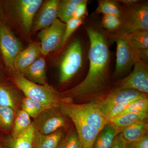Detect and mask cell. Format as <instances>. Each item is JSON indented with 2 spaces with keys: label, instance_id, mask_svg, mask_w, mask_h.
Masks as SVG:
<instances>
[{
  "label": "cell",
  "instance_id": "obj_1",
  "mask_svg": "<svg viewBox=\"0 0 148 148\" xmlns=\"http://www.w3.org/2000/svg\"><path fill=\"white\" fill-rule=\"evenodd\" d=\"M89 42V70L84 79L62 93L72 103L74 101H95L110 90V53L106 35L93 27L86 28Z\"/></svg>",
  "mask_w": 148,
  "mask_h": 148
},
{
  "label": "cell",
  "instance_id": "obj_2",
  "mask_svg": "<svg viewBox=\"0 0 148 148\" xmlns=\"http://www.w3.org/2000/svg\"><path fill=\"white\" fill-rule=\"evenodd\" d=\"M13 82L26 97L51 108H60L64 103H72L70 99L65 97L62 93L58 92L48 84H36L18 74L14 76Z\"/></svg>",
  "mask_w": 148,
  "mask_h": 148
},
{
  "label": "cell",
  "instance_id": "obj_3",
  "mask_svg": "<svg viewBox=\"0 0 148 148\" xmlns=\"http://www.w3.org/2000/svg\"><path fill=\"white\" fill-rule=\"evenodd\" d=\"M121 24L116 34L128 35L132 33L148 31L147 2H139L127 7L124 12H121Z\"/></svg>",
  "mask_w": 148,
  "mask_h": 148
},
{
  "label": "cell",
  "instance_id": "obj_4",
  "mask_svg": "<svg viewBox=\"0 0 148 148\" xmlns=\"http://www.w3.org/2000/svg\"><path fill=\"white\" fill-rule=\"evenodd\" d=\"M64 115L71 114L79 118L88 125L101 130L108 123L106 117L99 112L92 101L82 104L64 103L60 106Z\"/></svg>",
  "mask_w": 148,
  "mask_h": 148
},
{
  "label": "cell",
  "instance_id": "obj_5",
  "mask_svg": "<svg viewBox=\"0 0 148 148\" xmlns=\"http://www.w3.org/2000/svg\"><path fill=\"white\" fill-rule=\"evenodd\" d=\"M82 47L79 40L72 42L66 49L59 63V81L68 82L80 69L83 61Z\"/></svg>",
  "mask_w": 148,
  "mask_h": 148
},
{
  "label": "cell",
  "instance_id": "obj_6",
  "mask_svg": "<svg viewBox=\"0 0 148 148\" xmlns=\"http://www.w3.org/2000/svg\"><path fill=\"white\" fill-rule=\"evenodd\" d=\"M24 49L20 41L4 23L0 21V51L7 69L15 73V59Z\"/></svg>",
  "mask_w": 148,
  "mask_h": 148
},
{
  "label": "cell",
  "instance_id": "obj_7",
  "mask_svg": "<svg viewBox=\"0 0 148 148\" xmlns=\"http://www.w3.org/2000/svg\"><path fill=\"white\" fill-rule=\"evenodd\" d=\"M112 38L116 44L114 75L119 78L129 72L134 66L137 57L130 43L127 35L115 33Z\"/></svg>",
  "mask_w": 148,
  "mask_h": 148
},
{
  "label": "cell",
  "instance_id": "obj_8",
  "mask_svg": "<svg viewBox=\"0 0 148 148\" xmlns=\"http://www.w3.org/2000/svg\"><path fill=\"white\" fill-rule=\"evenodd\" d=\"M147 95L134 89L115 88L101 98L92 101L99 112L105 117L109 111L118 104Z\"/></svg>",
  "mask_w": 148,
  "mask_h": 148
},
{
  "label": "cell",
  "instance_id": "obj_9",
  "mask_svg": "<svg viewBox=\"0 0 148 148\" xmlns=\"http://www.w3.org/2000/svg\"><path fill=\"white\" fill-rule=\"evenodd\" d=\"M116 85L117 88L134 89L147 94L148 68L147 63L137 57L133 71L127 76L120 80Z\"/></svg>",
  "mask_w": 148,
  "mask_h": 148
},
{
  "label": "cell",
  "instance_id": "obj_10",
  "mask_svg": "<svg viewBox=\"0 0 148 148\" xmlns=\"http://www.w3.org/2000/svg\"><path fill=\"white\" fill-rule=\"evenodd\" d=\"M66 24L57 18L49 27L41 30L38 34L41 53L47 56L59 49Z\"/></svg>",
  "mask_w": 148,
  "mask_h": 148
},
{
  "label": "cell",
  "instance_id": "obj_11",
  "mask_svg": "<svg viewBox=\"0 0 148 148\" xmlns=\"http://www.w3.org/2000/svg\"><path fill=\"white\" fill-rule=\"evenodd\" d=\"M59 108L46 109L34 119L36 129L45 135L51 134L66 126V120L58 112Z\"/></svg>",
  "mask_w": 148,
  "mask_h": 148
},
{
  "label": "cell",
  "instance_id": "obj_12",
  "mask_svg": "<svg viewBox=\"0 0 148 148\" xmlns=\"http://www.w3.org/2000/svg\"><path fill=\"white\" fill-rule=\"evenodd\" d=\"M42 0H19L16 3V8L22 27L29 34L32 30L34 18L41 6Z\"/></svg>",
  "mask_w": 148,
  "mask_h": 148
},
{
  "label": "cell",
  "instance_id": "obj_13",
  "mask_svg": "<svg viewBox=\"0 0 148 148\" xmlns=\"http://www.w3.org/2000/svg\"><path fill=\"white\" fill-rule=\"evenodd\" d=\"M73 122L79 142V148H93L95 139L100 130L86 124L73 115H66Z\"/></svg>",
  "mask_w": 148,
  "mask_h": 148
},
{
  "label": "cell",
  "instance_id": "obj_14",
  "mask_svg": "<svg viewBox=\"0 0 148 148\" xmlns=\"http://www.w3.org/2000/svg\"><path fill=\"white\" fill-rule=\"evenodd\" d=\"M59 2V0H49L42 5L34 23H33V32L41 31L49 27L57 18Z\"/></svg>",
  "mask_w": 148,
  "mask_h": 148
},
{
  "label": "cell",
  "instance_id": "obj_15",
  "mask_svg": "<svg viewBox=\"0 0 148 148\" xmlns=\"http://www.w3.org/2000/svg\"><path fill=\"white\" fill-rule=\"evenodd\" d=\"M40 42H33L23 49L14 61V68L16 75H20L25 69L33 64L40 56Z\"/></svg>",
  "mask_w": 148,
  "mask_h": 148
},
{
  "label": "cell",
  "instance_id": "obj_16",
  "mask_svg": "<svg viewBox=\"0 0 148 148\" xmlns=\"http://www.w3.org/2000/svg\"><path fill=\"white\" fill-rule=\"evenodd\" d=\"M20 75L36 84L44 85L47 84L45 59L40 56Z\"/></svg>",
  "mask_w": 148,
  "mask_h": 148
},
{
  "label": "cell",
  "instance_id": "obj_17",
  "mask_svg": "<svg viewBox=\"0 0 148 148\" xmlns=\"http://www.w3.org/2000/svg\"><path fill=\"white\" fill-rule=\"evenodd\" d=\"M135 55L141 61L148 62V31L135 32L127 35Z\"/></svg>",
  "mask_w": 148,
  "mask_h": 148
},
{
  "label": "cell",
  "instance_id": "obj_18",
  "mask_svg": "<svg viewBox=\"0 0 148 148\" xmlns=\"http://www.w3.org/2000/svg\"><path fill=\"white\" fill-rule=\"evenodd\" d=\"M36 128L34 122L25 132L16 138L10 135L5 140L4 148H33V140Z\"/></svg>",
  "mask_w": 148,
  "mask_h": 148
},
{
  "label": "cell",
  "instance_id": "obj_19",
  "mask_svg": "<svg viewBox=\"0 0 148 148\" xmlns=\"http://www.w3.org/2000/svg\"><path fill=\"white\" fill-rule=\"evenodd\" d=\"M22 100L16 89L0 84V106L10 108L16 112Z\"/></svg>",
  "mask_w": 148,
  "mask_h": 148
},
{
  "label": "cell",
  "instance_id": "obj_20",
  "mask_svg": "<svg viewBox=\"0 0 148 148\" xmlns=\"http://www.w3.org/2000/svg\"><path fill=\"white\" fill-rule=\"evenodd\" d=\"M148 130L147 121H141L120 129V133L128 143H137L148 135Z\"/></svg>",
  "mask_w": 148,
  "mask_h": 148
},
{
  "label": "cell",
  "instance_id": "obj_21",
  "mask_svg": "<svg viewBox=\"0 0 148 148\" xmlns=\"http://www.w3.org/2000/svg\"><path fill=\"white\" fill-rule=\"evenodd\" d=\"M63 137V131L61 130L51 134L45 135L36 129L33 148H56Z\"/></svg>",
  "mask_w": 148,
  "mask_h": 148
},
{
  "label": "cell",
  "instance_id": "obj_22",
  "mask_svg": "<svg viewBox=\"0 0 148 148\" xmlns=\"http://www.w3.org/2000/svg\"><path fill=\"white\" fill-rule=\"evenodd\" d=\"M120 132V128L108 122L98 133L93 148H110L115 138Z\"/></svg>",
  "mask_w": 148,
  "mask_h": 148
},
{
  "label": "cell",
  "instance_id": "obj_23",
  "mask_svg": "<svg viewBox=\"0 0 148 148\" xmlns=\"http://www.w3.org/2000/svg\"><path fill=\"white\" fill-rule=\"evenodd\" d=\"M148 117V112L127 113L112 119L108 122L121 129L139 122L147 121Z\"/></svg>",
  "mask_w": 148,
  "mask_h": 148
},
{
  "label": "cell",
  "instance_id": "obj_24",
  "mask_svg": "<svg viewBox=\"0 0 148 148\" xmlns=\"http://www.w3.org/2000/svg\"><path fill=\"white\" fill-rule=\"evenodd\" d=\"M31 117L23 110L20 109L16 112L10 135L16 138L25 132L32 125Z\"/></svg>",
  "mask_w": 148,
  "mask_h": 148
},
{
  "label": "cell",
  "instance_id": "obj_25",
  "mask_svg": "<svg viewBox=\"0 0 148 148\" xmlns=\"http://www.w3.org/2000/svg\"><path fill=\"white\" fill-rule=\"evenodd\" d=\"M83 0H62L59 1L57 10V18L66 23L72 18L75 9Z\"/></svg>",
  "mask_w": 148,
  "mask_h": 148
},
{
  "label": "cell",
  "instance_id": "obj_26",
  "mask_svg": "<svg viewBox=\"0 0 148 148\" xmlns=\"http://www.w3.org/2000/svg\"><path fill=\"white\" fill-rule=\"evenodd\" d=\"M21 107V110L26 112L31 118L34 119L46 109L54 108L45 106L38 101L26 97L22 99Z\"/></svg>",
  "mask_w": 148,
  "mask_h": 148
},
{
  "label": "cell",
  "instance_id": "obj_27",
  "mask_svg": "<svg viewBox=\"0 0 148 148\" xmlns=\"http://www.w3.org/2000/svg\"><path fill=\"white\" fill-rule=\"evenodd\" d=\"M16 112L7 107L0 106V130L11 132Z\"/></svg>",
  "mask_w": 148,
  "mask_h": 148
},
{
  "label": "cell",
  "instance_id": "obj_28",
  "mask_svg": "<svg viewBox=\"0 0 148 148\" xmlns=\"http://www.w3.org/2000/svg\"><path fill=\"white\" fill-rule=\"evenodd\" d=\"M98 6L95 12L103 15H114L120 17L121 12L116 2L110 0L98 1Z\"/></svg>",
  "mask_w": 148,
  "mask_h": 148
},
{
  "label": "cell",
  "instance_id": "obj_29",
  "mask_svg": "<svg viewBox=\"0 0 148 148\" xmlns=\"http://www.w3.org/2000/svg\"><path fill=\"white\" fill-rule=\"evenodd\" d=\"M84 18H71L66 23V27L59 49L65 45L70 37L79 26L84 23Z\"/></svg>",
  "mask_w": 148,
  "mask_h": 148
},
{
  "label": "cell",
  "instance_id": "obj_30",
  "mask_svg": "<svg viewBox=\"0 0 148 148\" xmlns=\"http://www.w3.org/2000/svg\"><path fill=\"white\" fill-rule=\"evenodd\" d=\"M148 99L147 96L134 101L118 116L127 113L148 112Z\"/></svg>",
  "mask_w": 148,
  "mask_h": 148
},
{
  "label": "cell",
  "instance_id": "obj_31",
  "mask_svg": "<svg viewBox=\"0 0 148 148\" xmlns=\"http://www.w3.org/2000/svg\"><path fill=\"white\" fill-rule=\"evenodd\" d=\"M56 148H79L77 132L71 131L62 138Z\"/></svg>",
  "mask_w": 148,
  "mask_h": 148
},
{
  "label": "cell",
  "instance_id": "obj_32",
  "mask_svg": "<svg viewBox=\"0 0 148 148\" xmlns=\"http://www.w3.org/2000/svg\"><path fill=\"white\" fill-rule=\"evenodd\" d=\"M102 24L103 28L109 31H117L121 24L120 17L114 15H103Z\"/></svg>",
  "mask_w": 148,
  "mask_h": 148
},
{
  "label": "cell",
  "instance_id": "obj_33",
  "mask_svg": "<svg viewBox=\"0 0 148 148\" xmlns=\"http://www.w3.org/2000/svg\"><path fill=\"white\" fill-rule=\"evenodd\" d=\"M142 98H143V97H142ZM141 98H137V99L130 100V101H125V102H123V103H120V104H118L116 106H114L108 112L107 114L105 116L106 119L108 122L110 119L118 116L122 112L125 110L127 108L130 104H132L134 101H137L138 99H140Z\"/></svg>",
  "mask_w": 148,
  "mask_h": 148
},
{
  "label": "cell",
  "instance_id": "obj_34",
  "mask_svg": "<svg viewBox=\"0 0 148 148\" xmlns=\"http://www.w3.org/2000/svg\"><path fill=\"white\" fill-rule=\"evenodd\" d=\"M87 0H83L75 9L72 14V18H84L87 14Z\"/></svg>",
  "mask_w": 148,
  "mask_h": 148
},
{
  "label": "cell",
  "instance_id": "obj_35",
  "mask_svg": "<svg viewBox=\"0 0 148 148\" xmlns=\"http://www.w3.org/2000/svg\"><path fill=\"white\" fill-rule=\"evenodd\" d=\"M129 144L125 140L120 132L115 138L110 148H127Z\"/></svg>",
  "mask_w": 148,
  "mask_h": 148
},
{
  "label": "cell",
  "instance_id": "obj_36",
  "mask_svg": "<svg viewBox=\"0 0 148 148\" xmlns=\"http://www.w3.org/2000/svg\"><path fill=\"white\" fill-rule=\"evenodd\" d=\"M137 148H148V135L142 138L137 143Z\"/></svg>",
  "mask_w": 148,
  "mask_h": 148
},
{
  "label": "cell",
  "instance_id": "obj_37",
  "mask_svg": "<svg viewBox=\"0 0 148 148\" xmlns=\"http://www.w3.org/2000/svg\"><path fill=\"white\" fill-rule=\"evenodd\" d=\"M117 1L123 3L127 7H130L136 4L137 3L139 2L140 1H138V0H121V1Z\"/></svg>",
  "mask_w": 148,
  "mask_h": 148
},
{
  "label": "cell",
  "instance_id": "obj_38",
  "mask_svg": "<svg viewBox=\"0 0 148 148\" xmlns=\"http://www.w3.org/2000/svg\"><path fill=\"white\" fill-rule=\"evenodd\" d=\"M127 148H137V143H130Z\"/></svg>",
  "mask_w": 148,
  "mask_h": 148
},
{
  "label": "cell",
  "instance_id": "obj_39",
  "mask_svg": "<svg viewBox=\"0 0 148 148\" xmlns=\"http://www.w3.org/2000/svg\"><path fill=\"white\" fill-rule=\"evenodd\" d=\"M2 79V76L1 74L0 73V82H1Z\"/></svg>",
  "mask_w": 148,
  "mask_h": 148
},
{
  "label": "cell",
  "instance_id": "obj_40",
  "mask_svg": "<svg viewBox=\"0 0 148 148\" xmlns=\"http://www.w3.org/2000/svg\"><path fill=\"white\" fill-rule=\"evenodd\" d=\"M0 148H4L1 145H0Z\"/></svg>",
  "mask_w": 148,
  "mask_h": 148
}]
</instances>
